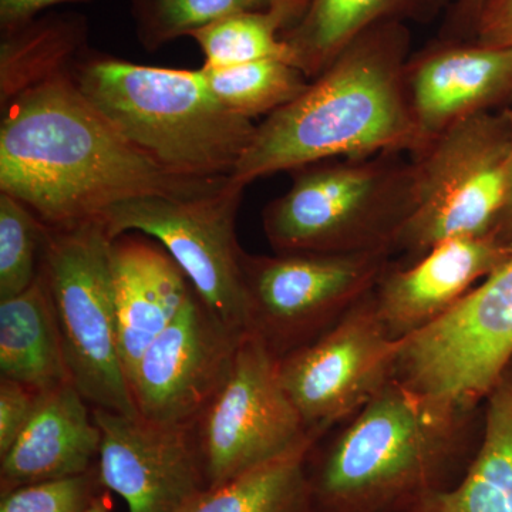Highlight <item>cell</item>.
Masks as SVG:
<instances>
[{
  "label": "cell",
  "instance_id": "6da1fadb",
  "mask_svg": "<svg viewBox=\"0 0 512 512\" xmlns=\"http://www.w3.org/2000/svg\"><path fill=\"white\" fill-rule=\"evenodd\" d=\"M0 110V192L23 202L46 227L100 217L133 198L200 197L231 178L168 173L111 126L72 74L33 87Z\"/></svg>",
  "mask_w": 512,
  "mask_h": 512
},
{
  "label": "cell",
  "instance_id": "7a4b0ae2",
  "mask_svg": "<svg viewBox=\"0 0 512 512\" xmlns=\"http://www.w3.org/2000/svg\"><path fill=\"white\" fill-rule=\"evenodd\" d=\"M339 426L309 464L313 512H409L466 474L483 406H458L394 377Z\"/></svg>",
  "mask_w": 512,
  "mask_h": 512
},
{
  "label": "cell",
  "instance_id": "3957f363",
  "mask_svg": "<svg viewBox=\"0 0 512 512\" xmlns=\"http://www.w3.org/2000/svg\"><path fill=\"white\" fill-rule=\"evenodd\" d=\"M410 46L402 22L380 23L356 37L301 96L256 124L232 180L247 187L319 161L412 154L417 133L406 89Z\"/></svg>",
  "mask_w": 512,
  "mask_h": 512
},
{
  "label": "cell",
  "instance_id": "277c9868",
  "mask_svg": "<svg viewBox=\"0 0 512 512\" xmlns=\"http://www.w3.org/2000/svg\"><path fill=\"white\" fill-rule=\"evenodd\" d=\"M72 79L131 146L178 177H231L254 138V121L225 109L200 69L144 66L89 49Z\"/></svg>",
  "mask_w": 512,
  "mask_h": 512
},
{
  "label": "cell",
  "instance_id": "5b68a950",
  "mask_svg": "<svg viewBox=\"0 0 512 512\" xmlns=\"http://www.w3.org/2000/svg\"><path fill=\"white\" fill-rule=\"evenodd\" d=\"M404 156L335 158L293 170L291 187L262 214L275 254L393 258L414 208L413 165Z\"/></svg>",
  "mask_w": 512,
  "mask_h": 512
},
{
  "label": "cell",
  "instance_id": "8992f818",
  "mask_svg": "<svg viewBox=\"0 0 512 512\" xmlns=\"http://www.w3.org/2000/svg\"><path fill=\"white\" fill-rule=\"evenodd\" d=\"M409 157L414 208L394 265L412 264L447 239L497 232L511 187L512 110L461 121Z\"/></svg>",
  "mask_w": 512,
  "mask_h": 512
},
{
  "label": "cell",
  "instance_id": "52a82bcc",
  "mask_svg": "<svg viewBox=\"0 0 512 512\" xmlns=\"http://www.w3.org/2000/svg\"><path fill=\"white\" fill-rule=\"evenodd\" d=\"M113 239L101 217L47 227L40 272L74 386L93 409L137 416L119 348Z\"/></svg>",
  "mask_w": 512,
  "mask_h": 512
},
{
  "label": "cell",
  "instance_id": "ba28073f",
  "mask_svg": "<svg viewBox=\"0 0 512 512\" xmlns=\"http://www.w3.org/2000/svg\"><path fill=\"white\" fill-rule=\"evenodd\" d=\"M387 254L252 255L242 261L245 332L282 359L311 345L375 291Z\"/></svg>",
  "mask_w": 512,
  "mask_h": 512
},
{
  "label": "cell",
  "instance_id": "9c48e42d",
  "mask_svg": "<svg viewBox=\"0 0 512 512\" xmlns=\"http://www.w3.org/2000/svg\"><path fill=\"white\" fill-rule=\"evenodd\" d=\"M512 360V255L436 322L403 339L396 379L477 409Z\"/></svg>",
  "mask_w": 512,
  "mask_h": 512
},
{
  "label": "cell",
  "instance_id": "30bf717a",
  "mask_svg": "<svg viewBox=\"0 0 512 512\" xmlns=\"http://www.w3.org/2000/svg\"><path fill=\"white\" fill-rule=\"evenodd\" d=\"M245 185L229 178L220 190L194 198L140 197L100 215L111 237L138 232L173 256L202 302L245 332L242 261L237 218Z\"/></svg>",
  "mask_w": 512,
  "mask_h": 512
},
{
  "label": "cell",
  "instance_id": "8fae6325",
  "mask_svg": "<svg viewBox=\"0 0 512 512\" xmlns=\"http://www.w3.org/2000/svg\"><path fill=\"white\" fill-rule=\"evenodd\" d=\"M207 487L284 456L313 436L279 379L278 359L244 332L231 372L194 421Z\"/></svg>",
  "mask_w": 512,
  "mask_h": 512
},
{
  "label": "cell",
  "instance_id": "7c38bea8",
  "mask_svg": "<svg viewBox=\"0 0 512 512\" xmlns=\"http://www.w3.org/2000/svg\"><path fill=\"white\" fill-rule=\"evenodd\" d=\"M402 345L370 292L325 335L279 359V379L308 430L326 436L396 377Z\"/></svg>",
  "mask_w": 512,
  "mask_h": 512
},
{
  "label": "cell",
  "instance_id": "4fadbf2b",
  "mask_svg": "<svg viewBox=\"0 0 512 512\" xmlns=\"http://www.w3.org/2000/svg\"><path fill=\"white\" fill-rule=\"evenodd\" d=\"M242 335L192 293L128 379L137 413L161 423L194 424L227 380Z\"/></svg>",
  "mask_w": 512,
  "mask_h": 512
},
{
  "label": "cell",
  "instance_id": "5bb4252c",
  "mask_svg": "<svg viewBox=\"0 0 512 512\" xmlns=\"http://www.w3.org/2000/svg\"><path fill=\"white\" fill-rule=\"evenodd\" d=\"M93 414L101 433L97 476L128 512H178L207 488L194 424L104 409Z\"/></svg>",
  "mask_w": 512,
  "mask_h": 512
},
{
  "label": "cell",
  "instance_id": "9a60e30c",
  "mask_svg": "<svg viewBox=\"0 0 512 512\" xmlns=\"http://www.w3.org/2000/svg\"><path fill=\"white\" fill-rule=\"evenodd\" d=\"M406 89L417 151L448 128L512 99V47L439 39L410 57Z\"/></svg>",
  "mask_w": 512,
  "mask_h": 512
},
{
  "label": "cell",
  "instance_id": "2e32d148",
  "mask_svg": "<svg viewBox=\"0 0 512 512\" xmlns=\"http://www.w3.org/2000/svg\"><path fill=\"white\" fill-rule=\"evenodd\" d=\"M512 255L498 232L440 242L409 265L389 266L373 296L394 339H406L446 315Z\"/></svg>",
  "mask_w": 512,
  "mask_h": 512
},
{
  "label": "cell",
  "instance_id": "e0dca14e",
  "mask_svg": "<svg viewBox=\"0 0 512 512\" xmlns=\"http://www.w3.org/2000/svg\"><path fill=\"white\" fill-rule=\"evenodd\" d=\"M111 271L121 362L128 380L148 346L180 315L195 289L163 245L138 232L113 239Z\"/></svg>",
  "mask_w": 512,
  "mask_h": 512
},
{
  "label": "cell",
  "instance_id": "ac0fdd59",
  "mask_svg": "<svg viewBox=\"0 0 512 512\" xmlns=\"http://www.w3.org/2000/svg\"><path fill=\"white\" fill-rule=\"evenodd\" d=\"M100 444L93 407L73 382L43 392L26 429L0 456L2 494L89 473L99 460Z\"/></svg>",
  "mask_w": 512,
  "mask_h": 512
},
{
  "label": "cell",
  "instance_id": "d6986e66",
  "mask_svg": "<svg viewBox=\"0 0 512 512\" xmlns=\"http://www.w3.org/2000/svg\"><path fill=\"white\" fill-rule=\"evenodd\" d=\"M454 0H308L301 18L282 33L293 64L318 77L366 30L387 22L429 23Z\"/></svg>",
  "mask_w": 512,
  "mask_h": 512
},
{
  "label": "cell",
  "instance_id": "ffe728a7",
  "mask_svg": "<svg viewBox=\"0 0 512 512\" xmlns=\"http://www.w3.org/2000/svg\"><path fill=\"white\" fill-rule=\"evenodd\" d=\"M409 512H512V360L484 399L481 439L466 474Z\"/></svg>",
  "mask_w": 512,
  "mask_h": 512
},
{
  "label": "cell",
  "instance_id": "44dd1931",
  "mask_svg": "<svg viewBox=\"0 0 512 512\" xmlns=\"http://www.w3.org/2000/svg\"><path fill=\"white\" fill-rule=\"evenodd\" d=\"M0 377L42 393L72 382L42 272L25 292L0 301Z\"/></svg>",
  "mask_w": 512,
  "mask_h": 512
},
{
  "label": "cell",
  "instance_id": "7402d4cb",
  "mask_svg": "<svg viewBox=\"0 0 512 512\" xmlns=\"http://www.w3.org/2000/svg\"><path fill=\"white\" fill-rule=\"evenodd\" d=\"M86 18L76 13L39 16L28 25L2 33L0 107L33 87L72 74L90 49Z\"/></svg>",
  "mask_w": 512,
  "mask_h": 512
},
{
  "label": "cell",
  "instance_id": "603a6c76",
  "mask_svg": "<svg viewBox=\"0 0 512 512\" xmlns=\"http://www.w3.org/2000/svg\"><path fill=\"white\" fill-rule=\"evenodd\" d=\"M322 439L313 436L284 456L205 488L178 512H313L309 458Z\"/></svg>",
  "mask_w": 512,
  "mask_h": 512
},
{
  "label": "cell",
  "instance_id": "cb8c5ba5",
  "mask_svg": "<svg viewBox=\"0 0 512 512\" xmlns=\"http://www.w3.org/2000/svg\"><path fill=\"white\" fill-rule=\"evenodd\" d=\"M306 2L291 0L271 9L237 13L197 30L190 37L204 53L205 66H235L265 59L293 64L282 33L298 22Z\"/></svg>",
  "mask_w": 512,
  "mask_h": 512
},
{
  "label": "cell",
  "instance_id": "d4e9b609",
  "mask_svg": "<svg viewBox=\"0 0 512 512\" xmlns=\"http://www.w3.org/2000/svg\"><path fill=\"white\" fill-rule=\"evenodd\" d=\"M202 79L225 109L245 119L271 116L305 92L311 79L285 60L202 66Z\"/></svg>",
  "mask_w": 512,
  "mask_h": 512
},
{
  "label": "cell",
  "instance_id": "484cf974",
  "mask_svg": "<svg viewBox=\"0 0 512 512\" xmlns=\"http://www.w3.org/2000/svg\"><path fill=\"white\" fill-rule=\"evenodd\" d=\"M137 35L147 50H157L178 37L191 36L218 20L252 10H265L291 0H128Z\"/></svg>",
  "mask_w": 512,
  "mask_h": 512
},
{
  "label": "cell",
  "instance_id": "4316f807",
  "mask_svg": "<svg viewBox=\"0 0 512 512\" xmlns=\"http://www.w3.org/2000/svg\"><path fill=\"white\" fill-rule=\"evenodd\" d=\"M46 232L35 212L0 192V301L15 298L36 281Z\"/></svg>",
  "mask_w": 512,
  "mask_h": 512
},
{
  "label": "cell",
  "instance_id": "83f0119b",
  "mask_svg": "<svg viewBox=\"0 0 512 512\" xmlns=\"http://www.w3.org/2000/svg\"><path fill=\"white\" fill-rule=\"evenodd\" d=\"M100 484L96 468L89 473L22 485L2 494L0 512H82Z\"/></svg>",
  "mask_w": 512,
  "mask_h": 512
},
{
  "label": "cell",
  "instance_id": "f1b7e54d",
  "mask_svg": "<svg viewBox=\"0 0 512 512\" xmlns=\"http://www.w3.org/2000/svg\"><path fill=\"white\" fill-rule=\"evenodd\" d=\"M42 394L28 384L0 377V456L26 429Z\"/></svg>",
  "mask_w": 512,
  "mask_h": 512
},
{
  "label": "cell",
  "instance_id": "f546056e",
  "mask_svg": "<svg viewBox=\"0 0 512 512\" xmlns=\"http://www.w3.org/2000/svg\"><path fill=\"white\" fill-rule=\"evenodd\" d=\"M474 42L491 47H512V0H487Z\"/></svg>",
  "mask_w": 512,
  "mask_h": 512
},
{
  "label": "cell",
  "instance_id": "4dcf8cb0",
  "mask_svg": "<svg viewBox=\"0 0 512 512\" xmlns=\"http://www.w3.org/2000/svg\"><path fill=\"white\" fill-rule=\"evenodd\" d=\"M83 2L90 0H0V32L8 33L22 28L39 18L43 10L53 6Z\"/></svg>",
  "mask_w": 512,
  "mask_h": 512
},
{
  "label": "cell",
  "instance_id": "1f68e13d",
  "mask_svg": "<svg viewBox=\"0 0 512 512\" xmlns=\"http://www.w3.org/2000/svg\"><path fill=\"white\" fill-rule=\"evenodd\" d=\"M487 0H454L448 10L446 25L441 32L443 40H474L478 19Z\"/></svg>",
  "mask_w": 512,
  "mask_h": 512
},
{
  "label": "cell",
  "instance_id": "d6a6232c",
  "mask_svg": "<svg viewBox=\"0 0 512 512\" xmlns=\"http://www.w3.org/2000/svg\"><path fill=\"white\" fill-rule=\"evenodd\" d=\"M497 232L503 235L504 238L512 241V177L510 195H508L507 205H505L504 214L501 217L500 224H498Z\"/></svg>",
  "mask_w": 512,
  "mask_h": 512
},
{
  "label": "cell",
  "instance_id": "836d02e7",
  "mask_svg": "<svg viewBox=\"0 0 512 512\" xmlns=\"http://www.w3.org/2000/svg\"><path fill=\"white\" fill-rule=\"evenodd\" d=\"M82 512H110V510L106 501L96 497Z\"/></svg>",
  "mask_w": 512,
  "mask_h": 512
}]
</instances>
